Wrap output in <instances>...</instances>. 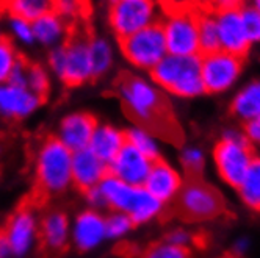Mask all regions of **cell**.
<instances>
[{
  "instance_id": "obj_2",
  "label": "cell",
  "mask_w": 260,
  "mask_h": 258,
  "mask_svg": "<svg viewBox=\"0 0 260 258\" xmlns=\"http://www.w3.org/2000/svg\"><path fill=\"white\" fill-rule=\"evenodd\" d=\"M31 177L38 199L49 200L72 188V152L53 135L43 136L31 157Z\"/></svg>"
},
{
  "instance_id": "obj_31",
  "label": "cell",
  "mask_w": 260,
  "mask_h": 258,
  "mask_svg": "<svg viewBox=\"0 0 260 258\" xmlns=\"http://www.w3.org/2000/svg\"><path fill=\"white\" fill-rule=\"evenodd\" d=\"M5 30L8 34V40L14 44H19L22 47H31L33 44H36L31 22L22 19V17L7 14Z\"/></svg>"
},
{
  "instance_id": "obj_41",
  "label": "cell",
  "mask_w": 260,
  "mask_h": 258,
  "mask_svg": "<svg viewBox=\"0 0 260 258\" xmlns=\"http://www.w3.org/2000/svg\"><path fill=\"white\" fill-rule=\"evenodd\" d=\"M0 258H14V253L8 243V238L5 236L2 229H0Z\"/></svg>"
},
{
  "instance_id": "obj_42",
  "label": "cell",
  "mask_w": 260,
  "mask_h": 258,
  "mask_svg": "<svg viewBox=\"0 0 260 258\" xmlns=\"http://www.w3.org/2000/svg\"><path fill=\"white\" fill-rule=\"evenodd\" d=\"M248 5H249V7H252L255 11H258V13H260V0H248Z\"/></svg>"
},
{
  "instance_id": "obj_8",
  "label": "cell",
  "mask_w": 260,
  "mask_h": 258,
  "mask_svg": "<svg viewBox=\"0 0 260 258\" xmlns=\"http://www.w3.org/2000/svg\"><path fill=\"white\" fill-rule=\"evenodd\" d=\"M41 211L31 200H24L7 217L2 227L14 258H28L40 247Z\"/></svg>"
},
{
  "instance_id": "obj_45",
  "label": "cell",
  "mask_w": 260,
  "mask_h": 258,
  "mask_svg": "<svg viewBox=\"0 0 260 258\" xmlns=\"http://www.w3.org/2000/svg\"><path fill=\"white\" fill-rule=\"evenodd\" d=\"M113 2H118V0H110V4H113Z\"/></svg>"
},
{
  "instance_id": "obj_1",
  "label": "cell",
  "mask_w": 260,
  "mask_h": 258,
  "mask_svg": "<svg viewBox=\"0 0 260 258\" xmlns=\"http://www.w3.org/2000/svg\"><path fill=\"white\" fill-rule=\"evenodd\" d=\"M115 94L124 115L134 125L157 139L182 145L185 130L166 93L151 80L134 72H122L115 80Z\"/></svg>"
},
{
  "instance_id": "obj_6",
  "label": "cell",
  "mask_w": 260,
  "mask_h": 258,
  "mask_svg": "<svg viewBox=\"0 0 260 258\" xmlns=\"http://www.w3.org/2000/svg\"><path fill=\"white\" fill-rule=\"evenodd\" d=\"M254 158V147L243 133H226L213 147V161L218 175L235 190L243 181Z\"/></svg>"
},
{
  "instance_id": "obj_33",
  "label": "cell",
  "mask_w": 260,
  "mask_h": 258,
  "mask_svg": "<svg viewBox=\"0 0 260 258\" xmlns=\"http://www.w3.org/2000/svg\"><path fill=\"white\" fill-rule=\"evenodd\" d=\"M105 229L108 241H121L135 229V224L125 213L108 211L105 213Z\"/></svg>"
},
{
  "instance_id": "obj_19",
  "label": "cell",
  "mask_w": 260,
  "mask_h": 258,
  "mask_svg": "<svg viewBox=\"0 0 260 258\" xmlns=\"http://www.w3.org/2000/svg\"><path fill=\"white\" fill-rule=\"evenodd\" d=\"M182 183L183 181L179 172L173 166L166 160L158 158L152 161L149 175H147L146 183H144V190L151 196H154L157 200H160L166 207L168 204H171L174 197L177 196Z\"/></svg>"
},
{
  "instance_id": "obj_26",
  "label": "cell",
  "mask_w": 260,
  "mask_h": 258,
  "mask_svg": "<svg viewBox=\"0 0 260 258\" xmlns=\"http://www.w3.org/2000/svg\"><path fill=\"white\" fill-rule=\"evenodd\" d=\"M7 14L35 22L40 17L55 11V0H0Z\"/></svg>"
},
{
  "instance_id": "obj_18",
  "label": "cell",
  "mask_w": 260,
  "mask_h": 258,
  "mask_svg": "<svg viewBox=\"0 0 260 258\" xmlns=\"http://www.w3.org/2000/svg\"><path fill=\"white\" fill-rule=\"evenodd\" d=\"M108 175V164L96 157L89 149L72 154V188L80 194L98 188Z\"/></svg>"
},
{
  "instance_id": "obj_17",
  "label": "cell",
  "mask_w": 260,
  "mask_h": 258,
  "mask_svg": "<svg viewBox=\"0 0 260 258\" xmlns=\"http://www.w3.org/2000/svg\"><path fill=\"white\" fill-rule=\"evenodd\" d=\"M151 166L152 161L149 158L125 142L119 154L108 164V174L132 187H144Z\"/></svg>"
},
{
  "instance_id": "obj_28",
  "label": "cell",
  "mask_w": 260,
  "mask_h": 258,
  "mask_svg": "<svg viewBox=\"0 0 260 258\" xmlns=\"http://www.w3.org/2000/svg\"><path fill=\"white\" fill-rule=\"evenodd\" d=\"M199 50L201 55H207L221 50L215 11L199 10Z\"/></svg>"
},
{
  "instance_id": "obj_44",
  "label": "cell",
  "mask_w": 260,
  "mask_h": 258,
  "mask_svg": "<svg viewBox=\"0 0 260 258\" xmlns=\"http://www.w3.org/2000/svg\"><path fill=\"white\" fill-rule=\"evenodd\" d=\"M221 258H240V256H238V255H235V253H228V255L221 256Z\"/></svg>"
},
{
  "instance_id": "obj_29",
  "label": "cell",
  "mask_w": 260,
  "mask_h": 258,
  "mask_svg": "<svg viewBox=\"0 0 260 258\" xmlns=\"http://www.w3.org/2000/svg\"><path fill=\"white\" fill-rule=\"evenodd\" d=\"M52 79L53 77L46 64H43L40 61H28L25 86L33 94L47 100L50 91H52Z\"/></svg>"
},
{
  "instance_id": "obj_37",
  "label": "cell",
  "mask_w": 260,
  "mask_h": 258,
  "mask_svg": "<svg viewBox=\"0 0 260 258\" xmlns=\"http://www.w3.org/2000/svg\"><path fill=\"white\" fill-rule=\"evenodd\" d=\"M83 0H55V11L66 21H72L82 13Z\"/></svg>"
},
{
  "instance_id": "obj_13",
  "label": "cell",
  "mask_w": 260,
  "mask_h": 258,
  "mask_svg": "<svg viewBox=\"0 0 260 258\" xmlns=\"http://www.w3.org/2000/svg\"><path fill=\"white\" fill-rule=\"evenodd\" d=\"M71 223L72 216L60 207H50L41 213L40 249L49 258L60 256L71 247Z\"/></svg>"
},
{
  "instance_id": "obj_11",
  "label": "cell",
  "mask_w": 260,
  "mask_h": 258,
  "mask_svg": "<svg viewBox=\"0 0 260 258\" xmlns=\"http://www.w3.org/2000/svg\"><path fill=\"white\" fill-rule=\"evenodd\" d=\"M108 241L105 229V213L92 208H82L72 216L71 247L82 253H91Z\"/></svg>"
},
{
  "instance_id": "obj_7",
  "label": "cell",
  "mask_w": 260,
  "mask_h": 258,
  "mask_svg": "<svg viewBox=\"0 0 260 258\" xmlns=\"http://www.w3.org/2000/svg\"><path fill=\"white\" fill-rule=\"evenodd\" d=\"M122 58L137 70L151 72L168 55L160 21L118 41Z\"/></svg>"
},
{
  "instance_id": "obj_3",
  "label": "cell",
  "mask_w": 260,
  "mask_h": 258,
  "mask_svg": "<svg viewBox=\"0 0 260 258\" xmlns=\"http://www.w3.org/2000/svg\"><path fill=\"white\" fill-rule=\"evenodd\" d=\"M166 214L183 223H209L229 214L228 202L221 191L202 177H185Z\"/></svg>"
},
{
  "instance_id": "obj_16",
  "label": "cell",
  "mask_w": 260,
  "mask_h": 258,
  "mask_svg": "<svg viewBox=\"0 0 260 258\" xmlns=\"http://www.w3.org/2000/svg\"><path fill=\"white\" fill-rule=\"evenodd\" d=\"M215 19L218 27L219 49L222 52L237 55L240 58H246L251 44L246 38L243 22H241L240 8L215 11Z\"/></svg>"
},
{
  "instance_id": "obj_35",
  "label": "cell",
  "mask_w": 260,
  "mask_h": 258,
  "mask_svg": "<svg viewBox=\"0 0 260 258\" xmlns=\"http://www.w3.org/2000/svg\"><path fill=\"white\" fill-rule=\"evenodd\" d=\"M240 16L249 44H260V13L245 2L240 7Z\"/></svg>"
},
{
  "instance_id": "obj_40",
  "label": "cell",
  "mask_w": 260,
  "mask_h": 258,
  "mask_svg": "<svg viewBox=\"0 0 260 258\" xmlns=\"http://www.w3.org/2000/svg\"><path fill=\"white\" fill-rule=\"evenodd\" d=\"M243 135L249 139L251 144L254 142V144L260 145V115L255 116L254 119L245 122V133Z\"/></svg>"
},
{
  "instance_id": "obj_23",
  "label": "cell",
  "mask_w": 260,
  "mask_h": 258,
  "mask_svg": "<svg viewBox=\"0 0 260 258\" xmlns=\"http://www.w3.org/2000/svg\"><path fill=\"white\" fill-rule=\"evenodd\" d=\"M89 58L92 67V80L104 79L115 67L116 49L113 43L105 36H89Z\"/></svg>"
},
{
  "instance_id": "obj_46",
  "label": "cell",
  "mask_w": 260,
  "mask_h": 258,
  "mask_svg": "<svg viewBox=\"0 0 260 258\" xmlns=\"http://www.w3.org/2000/svg\"><path fill=\"white\" fill-rule=\"evenodd\" d=\"M0 175H2V171H0Z\"/></svg>"
},
{
  "instance_id": "obj_14",
  "label": "cell",
  "mask_w": 260,
  "mask_h": 258,
  "mask_svg": "<svg viewBox=\"0 0 260 258\" xmlns=\"http://www.w3.org/2000/svg\"><path fill=\"white\" fill-rule=\"evenodd\" d=\"M98 124V116L92 115L91 112L74 109V112H69L60 118L57 127H55L53 136L74 154L88 149Z\"/></svg>"
},
{
  "instance_id": "obj_39",
  "label": "cell",
  "mask_w": 260,
  "mask_h": 258,
  "mask_svg": "<svg viewBox=\"0 0 260 258\" xmlns=\"http://www.w3.org/2000/svg\"><path fill=\"white\" fill-rule=\"evenodd\" d=\"M27 64L28 61L22 57L19 61H17L16 67L13 69L11 76H10V80L8 83H13V85H19V86H25V79H27ZM27 88V86H25Z\"/></svg>"
},
{
  "instance_id": "obj_47",
  "label": "cell",
  "mask_w": 260,
  "mask_h": 258,
  "mask_svg": "<svg viewBox=\"0 0 260 258\" xmlns=\"http://www.w3.org/2000/svg\"><path fill=\"white\" fill-rule=\"evenodd\" d=\"M209 2H210V0H209Z\"/></svg>"
},
{
  "instance_id": "obj_10",
  "label": "cell",
  "mask_w": 260,
  "mask_h": 258,
  "mask_svg": "<svg viewBox=\"0 0 260 258\" xmlns=\"http://www.w3.org/2000/svg\"><path fill=\"white\" fill-rule=\"evenodd\" d=\"M245 58L228 52L201 55V77L207 94H221L231 89L241 76Z\"/></svg>"
},
{
  "instance_id": "obj_38",
  "label": "cell",
  "mask_w": 260,
  "mask_h": 258,
  "mask_svg": "<svg viewBox=\"0 0 260 258\" xmlns=\"http://www.w3.org/2000/svg\"><path fill=\"white\" fill-rule=\"evenodd\" d=\"M82 199L85 200V204H86L88 208L99 210V211L105 210V204H104V199H102V194H101L99 188H92V190H88V191L82 193Z\"/></svg>"
},
{
  "instance_id": "obj_34",
  "label": "cell",
  "mask_w": 260,
  "mask_h": 258,
  "mask_svg": "<svg viewBox=\"0 0 260 258\" xmlns=\"http://www.w3.org/2000/svg\"><path fill=\"white\" fill-rule=\"evenodd\" d=\"M21 58L22 55L19 53L14 43H11L8 38L0 43V85L10 80L13 69Z\"/></svg>"
},
{
  "instance_id": "obj_25",
  "label": "cell",
  "mask_w": 260,
  "mask_h": 258,
  "mask_svg": "<svg viewBox=\"0 0 260 258\" xmlns=\"http://www.w3.org/2000/svg\"><path fill=\"white\" fill-rule=\"evenodd\" d=\"M125 214H128V217L134 220L135 227H138L151 223V220L160 216H166V207L160 200H157L154 196L147 193L144 187H140L132 207H130V210Z\"/></svg>"
},
{
  "instance_id": "obj_43",
  "label": "cell",
  "mask_w": 260,
  "mask_h": 258,
  "mask_svg": "<svg viewBox=\"0 0 260 258\" xmlns=\"http://www.w3.org/2000/svg\"><path fill=\"white\" fill-rule=\"evenodd\" d=\"M5 38H7V36H5V31H4L2 25H0V43H2V41H4Z\"/></svg>"
},
{
  "instance_id": "obj_12",
  "label": "cell",
  "mask_w": 260,
  "mask_h": 258,
  "mask_svg": "<svg viewBox=\"0 0 260 258\" xmlns=\"http://www.w3.org/2000/svg\"><path fill=\"white\" fill-rule=\"evenodd\" d=\"M64 47V64L60 83L66 88H80L92 82V67L89 58V36L85 33H71Z\"/></svg>"
},
{
  "instance_id": "obj_21",
  "label": "cell",
  "mask_w": 260,
  "mask_h": 258,
  "mask_svg": "<svg viewBox=\"0 0 260 258\" xmlns=\"http://www.w3.org/2000/svg\"><path fill=\"white\" fill-rule=\"evenodd\" d=\"M125 145V130L110 122L98 124L92 138L89 141L88 149L99 157L104 163L110 164L119 151Z\"/></svg>"
},
{
  "instance_id": "obj_30",
  "label": "cell",
  "mask_w": 260,
  "mask_h": 258,
  "mask_svg": "<svg viewBox=\"0 0 260 258\" xmlns=\"http://www.w3.org/2000/svg\"><path fill=\"white\" fill-rule=\"evenodd\" d=\"M125 142L128 145H132L134 149L141 152L146 158H149L151 161H155L161 158L160 149L157 144V138L152 136L149 132L143 130V128L132 125L125 128Z\"/></svg>"
},
{
  "instance_id": "obj_5",
  "label": "cell",
  "mask_w": 260,
  "mask_h": 258,
  "mask_svg": "<svg viewBox=\"0 0 260 258\" xmlns=\"http://www.w3.org/2000/svg\"><path fill=\"white\" fill-rule=\"evenodd\" d=\"M160 24L170 55L199 57V10L194 5L168 10Z\"/></svg>"
},
{
  "instance_id": "obj_32",
  "label": "cell",
  "mask_w": 260,
  "mask_h": 258,
  "mask_svg": "<svg viewBox=\"0 0 260 258\" xmlns=\"http://www.w3.org/2000/svg\"><path fill=\"white\" fill-rule=\"evenodd\" d=\"M137 258H193V250L185 246L173 244L166 239L146 246Z\"/></svg>"
},
{
  "instance_id": "obj_24",
  "label": "cell",
  "mask_w": 260,
  "mask_h": 258,
  "mask_svg": "<svg viewBox=\"0 0 260 258\" xmlns=\"http://www.w3.org/2000/svg\"><path fill=\"white\" fill-rule=\"evenodd\" d=\"M229 112L243 122L260 115V80H252L238 91L231 102Z\"/></svg>"
},
{
  "instance_id": "obj_20",
  "label": "cell",
  "mask_w": 260,
  "mask_h": 258,
  "mask_svg": "<svg viewBox=\"0 0 260 258\" xmlns=\"http://www.w3.org/2000/svg\"><path fill=\"white\" fill-rule=\"evenodd\" d=\"M31 25L36 44L47 50L63 46L71 36L69 21H66L57 11H52L40 17V19L31 22Z\"/></svg>"
},
{
  "instance_id": "obj_4",
  "label": "cell",
  "mask_w": 260,
  "mask_h": 258,
  "mask_svg": "<svg viewBox=\"0 0 260 258\" xmlns=\"http://www.w3.org/2000/svg\"><path fill=\"white\" fill-rule=\"evenodd\" d=\"M151 80L163 91L177 97L191 99L204 94L199 57H166L149 72Z\"/></svg>"
},
{
  "instance_id": "obj_22",
  "label": "cell",
  "mask_w": 260,
  "mask_h": 258,
  "mask_svg": "<svg viewBox=\"0 0 260 258\" xmlns=\"http://www.w3.org/2000/svg\"><path fill=\"white\" fill-rule=\"evenodd\" d=\"M98 188L102 194L107 211L127 213L134 204L140 187H132V185H128V183L108 174L101 181V185Z\"/></svg>"
},
{
  "instance_id": "obj_36",
  "label": "cell",
  "mask_w": 260,
  "mask_h": 258,
  "mask_svg": "<svg viewBox=\"0 0 260 258\" xmlns=\"http://www.w3.org/2000/svg\"><path fill=\"white\" fill-rule=\"evenodd\" d=\"M180 163L183 166L185 177H202L204 166H206V158L204 154L196 149V147H187L180 154Z\"/></svg>"
},
{
  "instance_id": "obj_15",
  "label": "cell",
  "mask_w": 260,
  "mask_h": 258,
  "mask_svg": "<svg viewBox=\"0 0 260 258\" xmlns=\"http://www.w3.org/2000/svg\"><path fill=\"white\" fill-rule=\"evenodd\" d=\"M44 102L25 86L8 82L0 85V119L7 122H21L31 118L40 112Z\"/></svg>"
},
{
  "instance_id": "obj_27",
  "label": "cell",
  "mask_w": 260,
  "mask_h": 258,
  "mask_svg": "<svg viewBox=\"0 0 260 258\" xmlns=\"http://www.w3.org/2000/svg\"><path fill=\"white\" fill-rule=\"evenodd\" d=\"M237 191L240 194V199L243 200V204L249 210L260 213V158L258 157L252 160L249 169Z\"/></svg>"
},
{
  "instance_id": "obj_9",
  "label": "cell",
  "mask_w": 260,
  "mask_h": 258,
  "mask_svg": "<svg viewBox=\"0 0 260 258\" xmlns=\"http://www.w3.org/2000/svg\"><path fill=\"white\" fill-rule=\"evenodd\" d=\"M108 25L118 41L158 22L157 0H118L110 4Z\"/></svg>"
}]
</instances>
